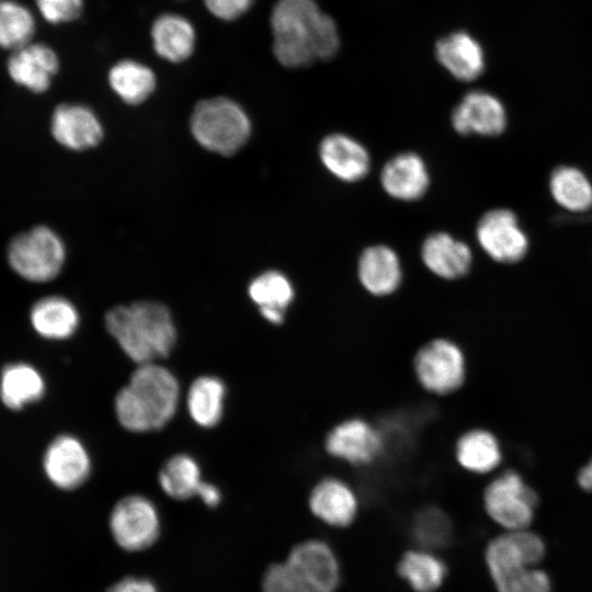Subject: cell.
<instances>
[{"label":"cell","instance_id":"6da1fadb","mask_svg":"<svg viewBox=\"0 0 592 592\" xmlns=\"http://www.w3.org/2000/svg\"><path fill=\"white\" fill-rule=\"evenodd\" d=\"M273 53L285 67L330 59L339 49L334 21L314 0H278L271 14Z\"/></svg>","mask_w":592,"mask_h":592},{"label":"cell","instance_id":"7a4b0ae2","mask_svg":"<svg viewBox=\"0 0 592 592\" xmlns=\"http://www.w3.org/2000/svg\"><path fill=\"white\" fill-rule=\"evenodd\" d=\"M181 402L178 377L160 362L136 365L114 396L113 411L127 432L146 434L166 428Z\"/></svg>","mask_w":592,"mask_h":592},{"label":"cell","instance_id":"3957f363","mask_svg":"<svg viewBox=\"0 0 592 592\" xmlns=\"http://www.w3.org/2000/svg\"><path fill=\"white\" fill-rule=\"evenodd\" d=\"M107 333L136 365L160 362L175 348L178 330L167 306L153 300L117 305L104 316Z\"/></svg>","mask_w":592,"mask_h":592},{"label":"cell","instance_id":"277c9868","mask_svg":"<svg viewBox=\"0 0 592 592\" xmlns=\"http://www.w3.org/2000/svg\"><path fill=\"white\" fill-rule=\"evenodd\" d=\"M546 554L542 537L528 528L505 531L485 551L498 592H551V580L538 566Z\"/></svg>","mask_w":592,"mask_h":592},{"label":"cell","instance_id":"5b68a950","mask_svg":"<svg viewBox=\"0 0 592 592\" xmlns=\"http://www.w3.org/2000/svg\"><path fill=\"white\" fill-rule=\"evenodd\" d=\"M190 128L203 148L221 156L236 153L251 135V122L246 111L225 96L200 101L192 112Z\"/></svg>","mask_w":592,"mask_h":592},{"label":"cell","instance_id":"8992f818","mask_svg":"<svg viewBox=\"0 0 592 592\" xmlns=\"http://www.w3.org/2000/svg\"><path fill=\"white\" fill-rule=\"evenodd\" d=\"M412 372L418 385L439 397L457 392L467 378V358L462 346L446 337L423 343L412 358Z\"/></svg>","mask_w":592,"mask_h":592},{"label":"cell","instance_id":"52a82bcc","mask_svg":"<svg viewBox=\"0 0 592 592\" xmlns=\"http://www.w3.org/2000/svg\"><path fill=\"white\" fill-rule=\"evenodd\" d=\"M13 272L25 281L44 283L54 280L66 261L61 238L47 226H36L16 235L7 249Z\"/></svg>","mask_w":592,"mask_h":592},{"label":"cell","instance_id":"ba28073f","mask_svg":"<svg viewBox=\"0 0 592 592\" xmlns=\"http://www.w3.org/2000/svg\"><path fill=\"white\" fill-rule=\"evenodd\" d=\"M538 497L513 470L496 476L482 493L487 515L505 531L528 528Z\"/></svg>","mask_w":592,"mask_h":592},{"label":"cell","instance_id":"9c48e42d","mask_svg":"<svg viewBox=\"0 0 592 592\" xmlns=\"http://www.w3.org/2000/svg\"><path fill=\"white\" fill-rule=\"evenodd\" d=\"M323 449L331 458L352 467L375 464L385 453L382 429L363 417H349L333 424L323 439Z\"/></svg>","mask_w":592,"mask_h":592},{"label":"cell","instance_id":"30bf717a","mask_svg":"<svg viewBox=\"0 0 592 592\" xmlns=\"http://www.w3.org/2000/svg\"><path fill=\"white\" fill-rule=\"evenodd\" d=\"M111 535L122 549L141 551L160 536L161 520L157 505L148 497L130 493L113 505L109 516Z\"/></svg>","mask_w":592,"mask_h":592},{"label":"cell","instance_id":"8fae6325","mask_svg":"<svg viewBox=\"0 0 592 592\" xmlns=\"http://www.w3.org/2000/svg\"><path fill=\"white\" fill-rule=\"evenodd\" d=\"M307 505L311 515L322 524L333 528H346L358 515L360 499L349 481L328 475L311 486Z\"/></svg>","mask_w":592,"mask_h":592},{"label":"cell","instance_id":"7c38bea8","mask_svg":"<svg viewBox=\"0 0 592 592\" xmlns=\"http://www.w3.org/2000/svg\"><path fill=\"white\" fill-rule=\"evenodd\" d=\"M476 236L483 251L500 263H515L528 250L526 234L515 214L506 208L485 213L478 221Z\"/></svg>","mask_w":592,"mask_h":592},{"label":"cell","instance_id":"4fadbf2b","mask_svg":"<svg viewBox=\"0 0 592 592\" xmlns=\"http://www.w3.org/2000/svg\"><path fill=\"white\" fill-rule=\"evenodd\" d=\"M92 458L84 443L70 434L57 436L44 455L49 481L61 490H75L90 478Z\"/></svg>","mask_w":592,"mask_h":592},{"label":"cell","instance_id":"5bb4252c","mask_svg":"<svg viewBox=\"0 0 592 592\" xmlns=\"http://www.w3.org/2000/svg\"><path fill=\"white\" fill-rule=\"evenodd\" d=\"M506 123L502 102L486 91L468 92L452 113L453 128L460 135L497 136Z\"/></svg>","mask_w":592,"mask_h":592},{"label":"cell","instance_id":"9a60e30c","mask_svg":"<svg viewBox=\"0 0 592 592\" xmlns=\"http://www.w3.org/2000/svg\"><path fill=\"white\" fill-rule=\"evenodd\" d=\"M50 133L62 147L87 150L103 138V127L95 113L82 104L64 103L53 112Z\"/></svg>","mask_w":592,"mask_h":592},{"label":"cell","instance_id":"2e32d148","mask_svg":"<svg viewBox=\"0 0 592 592\" xmlns=\"http://www.w3.org/2000/svg\"><path fill=\"white\" fill-rule=\"evenodd\" d=\"M58 65V57L49 46L30 42L10 56L8 72L21 87L42 93L49 88Z\"/></svg>","mask_w":592,"mask_h":592},{"label":"cell","instance_id":"e0dca14e","mask_svg":"<svg viewBox=\"0 0 592 592\" xmlns=\"http://www.w3.org/2000/svg\"><path fill=\"white\" fill-rule=\"evenodd\" d=\"M384 191L391 197L411 202L421 198L430 184L424 160L415 152H401L390 158L380 172Z\"/></svg>","mask_w":592,"mask_h":592},{"label":"cell","instance_id":"ac0fdd59","mask_svg":"<svg viewBox=\"0 0 592 592\" xmlns=\"http://www.w3.org/2000/svg\"><path fill=\"white\" fill-rule=\"evenodd\" d=\"M319 157L326 169L344 182L362 180L371 167L367 149L356 139L340 133L330 134L321 140Z\"/></svg>","mask_w":592,"mask_h":592},{"label":"cell","instance_id":"d6986e66","mask_svg":"<svg viewBox=\"0 0 592 592\" xmlns=\"http://www.w3.org/2000/svg\"><path fill=\"white\" fill-rule=\"evenodd\" d=\"M421 259L435 275L456 280L468 273L473 254L470 248L452 235L439 231L429 235L421 246Z\"/></svg>","mask_w":592,"mask_h":592},{"label":"cell","instance_id":"ffe728a7","mask_svg":"<svg viewBox=\"0 0 592 592\" xmlns=\"http://www.w3.org/2000/svg\"><path fill=\"white\" fill-rule=\"evenodd\" d=\"M228 390L216 375L204 374L193 379L185 394V408L191 421L201 429H214L224 418Z\"/></svg>","mask_w":592,"mask_h":592},{"label":"cell","instance_id":"44dd1931","mask_svg":"<svg viewBox=\"0 0 592 592\" xmlns=\"http://www.w3.org/2000/svg\"><path fill=\"white\" fill-rule=\"evenodd\" d=\"M286 560L305 571L325 592H337L341 568L332 547L319 538L296 544Z\"/></svg>","mask_w":592,"mask_h":592},{"label":"cell","instance_id":"7402d4cb","mask_svg":"<svg viewBox=\"0 0 592 592\" xmlns=\"http://www.w3.org/2000/svg\"><path fill=\"white\" fill-rule=\"evenodd\" d=\"M362 286L374 296H388L401 283L402 270L397 253L385 244L366 248L357 264Z\"/></svg>","mask_w":592,"mask_h":592},{"label":"cell","instance_id":"603a6c76","mask_svg":"<svg viewBox=\"0 0 592 592\" xmlns=\"http://www.w3.org/2000/svg\"><path fill=\"white\" fill-rule=\"evenodd\" d=\"M248 294L261 317L274 326L284 322L286 310L295 298L292 282L276 270L265 271L255 276L248 286Z\"/></svg>","mask_w":592,"mask_h":592},{"label":"cell","instance_id":"cb8c5ba5","mask_svg":"<svg viewBox=\"0 0 592 592\" xmlns=\"http://www.w3.org/2000/svg\"><path fill=\"white\" fill-rule=\"evenodd\" d=\"M440 64L456 79L471 81L485 70V54L480 44L468 33L455 32L436 43Z\"/></svg>","mask_w":592,"mask_h":592},{"label":"cell","instance_id":"d4e9b609","mask_svg":"<svg viewBox=\"0 0 592 592\" xmlns=\"http://www.w3.org/2000/svg\"><path fill=\"white\" fill-rule=\"evenodd\" d=\"M453 454L457 465L474 475L489 474L502 460V449L497 436L481 428L463 432L456 439Z\"/></svg>","mask_w":592,"mask_h":592},{"label":"cell","instance_id":"484cf974","mask_svg":"<svg viewBox=\"0 0 592 592\" xmlns=\"http://www.w3.org/2000/svg\"><path fill=\"white\" fill-rule=\"evenodd\" d=\"M151 38L156 53L171 62L187 59L194 52L196 41L191 22L174 13H164L155 20Z\"/></svg>","mask_w":592,"mask_h":592},{"label":"cell","instance_id":"4316f807","mask_svg":"<svg viewBox=\"0 0 592 592\" xmlns=\"http://www.w3.org/2000/svg\"><path fill=\"white\" fill-rule=\"evenodd\" d=\"M31 323L35 331L49 340H65L73 335L80 323L76 306L65 297L47 296L31 309Z\"/></svg>","mask_w":592,"mask_h":592},{"label":"cell","instance_id":"83f0119b","mask_svg":"<svg viewBox=\"0 0 592 592\" xmlns=\"http://www.w3.org/2000/svg\"><path fill=\"white\" fill-rule=\"evenodd\" d=\"M397 572L414 592H434L443 585L447 567L434 551L415 548L400 557Z\"/></svg>","mask_w":592,"mask_h":592},{"label":"cell","instance_id":"f1b7e54d","mask_svg":"<svg viewBox=\"0 0 592 592\" xmlns=\"http://www.w3.org/2000/svg\"><path fill=\"white\" fill-rule=\"evenodd\" d=\"M198 460L189 453L170 456L158 473V485L169 498L185 501L196 497L203 482Z\"/></svg>","mask_w":592,"mask_h":592},{"label":"cell","instance_id":"f546056e","mask_svg":"<svg viewBox=\"0 0 592 592\" xmlns=\"http://www.w3.org/2000/svg\"><path fill=\"white\" fill-rule=\"evenodd\" d=\"M109 83L121 100L137 105L145 102L155 91L156 76L146 65L124 59L109 71Z\"/></svg>","mask_w":592,"mask_h":592},{"label":"cell","instance_id":"4dcf8cb0","mask_svg":"<svg viewBox=\"0 0 592 592\" xmlns=\"http://www.w3.org/2000/svg\"><path fill=\"white\" fill-rule=\"evenodd\" d=\"M549 189L555 201L571 212H584L592 206V184L576 167L556 168L549 179Z\"/></svg>","mask_w":592,"mask_h":592},{"label":"cell","instance_id":"1f68e13d","mask_svg":"<svg viewBox=\"0 0 592 592\" xmlns=\"http://www.w3.org/2000/svg\"><path fill=\"white\" fill-rule=\"evenodd\" d=\"M44 390V380L32 366L15 364L3 369L0 396L7 407L20 409L29 402L38 400Z\"/></svg>","mask_w":592,"mask_h":592},{"label":"cell","instance_id":"d6a6232c","mask_svg":"<svg viewBox=\"0 0 592 592\" xmlns=\"http://www.w3.org/2000/svg\"><path fill=\"white\" fill-rule=\"evenodd\" d=\"M410 534L419 548L431 551L442 549L452 540V520L440 508H422L417 511L411 521Z\"/></svg>","mask_w":592,"mask_h":592},{"label":"cell","instance_id":"836d02e7","mask_svg":"<svg viewBox=\"0 0 592 592\" xmlns=\"http://www.w3.org/2000/svg\"><path fill=\"white\" fill-rule=\"evenodd\" d=\"M35 21L30 10L12 0H0V47L18 49L30 43Z\"/></svg>","mask_w":592,"mask_h":592},{"label":"cell","instance_id":"e575fe53","mask_svg":"<svg viewBox=\"0 0 592 592\" xmlns=\"http://www.w3.org/2000/svg\"><path fill=\"white\" fill-rule=\"evenodd\" d=\"M263 592H323L303 570L287 560L272 563L262 578Z\"/></svg>","mask_w":592,"mask_h":592},{"label":"cell","instance_id":"d590c367","mask_svg":"<svg viewBox=\"0 0 592 592\" xmlns=\"http://www.w3.org/2000/svg\"><path fill=\"white\" fill-rule=\"evenodd\" d=\"M36 5L47 22L59 24L79 16L83 0H36Z\"/></svg>","mask_w":592,"mask_h":592},{"label":"cell","instance_id":"8d00e7d4","mask_svg":"<svg viewBox=\"0 0 592 592\" xmlns=\"http://www.w3.org/2000/svg\"><path fill=\"white\" fill-rule=\"evenodd\" d=\"M254 0H204L208 11L224 21H232L244 14Z\"/></svg>","mask_w":592,"mask_h":592},{"label":"cell","instance_id":"74e56055","mask_svg":"<svg viewBox=\"0 0 592 592\" xmlns=\"http://www.w3.org/2000/svg\"><path fill=\"white\" fill-rule=\"evenodd\" d=\"M106 592H158V590L148 579L125 577L112 584Z\"/></svg>","mask_w":592,"mask_h":592},{"label":"cell","instance_id":"f35d334b","mask_svg":"<svg viewBox=\"0 0 592 592\" xmlns=\"http://www.w3.org/2000/svg\"><path fill=\"white\" fill-rule=\"evenodd\" d=\"M196 497L205 506L210 509L218 506L223 499L220 489L216 485L206 480H203L201 483Z\"/></svg>","mask_w":592,"mask_h":592},{"label":"cell","instance_id":"ab89813d","mask_svg":"<svg viewBox=\"0 0 592 592\" xmlns=\"http://www.w3.org/2000/svg\"><path fill=\"white\" fill-rule=\"evenodd\" d=\"M578 483L585 491H592V458L578 474Z\"/></svg>","mask_w":592,"mask_h":592}]
</instances>
